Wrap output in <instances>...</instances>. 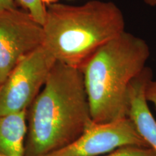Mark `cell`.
Segmentation results:
<instances>
[{
	"mask_svg": "<svg viewBox=\"0 0 156 156\" xmlns=\"http://www.w3.org/2000/svg\"><path fill=\"white\" fill-rule=\"evenodd\" d=\"M91 121L83 72L56 61L28 109L25 156H44L65 147Z\"/></svg>",
	"mask_w": 156,
	"mask_h": 156,
	"instance_id": "obj_1",
	"label": "cell"
},
{
	"mask_svg": "<svg viewBox=\"0 0 156 156\" xmlns=\"http://www.w3.org/2000/svg\"><path fill=\"white\" fill-rule=\"evenodd\" d=\"M44 45L56 61L82 69L101 46L125 31L122 11L112 2L46 7Z\"/></svg>",
	"mask_w": 156,
	"mask_h": 156,
	"instance_id": "obj_2",
	"label": "cell"
},
{
	"mask_svg": "<svg viewBox=\"0 0 156 156\" xmlns=\"http://www.w3.org/2000/svg\"><path fill=\"white\" fill-rule=\"evenodd\" d=\"M151 55L143 39L124 31L99 48L81 70L92 120L128 117L129 89Z\"/></svg>",
	"mask_w": 156,
	"mask_h": 156,
	"instance_id": "obj_3",
	"label": "cell"
},
{
	"mask_svg": "<svg viewBox=\"0 0 156 156\" xmlns=\"http://www.w3.org/2000/svg\"><path fill=\"white\" fill-rule=\"evenodd\" d=\"M56 62L43 46L21 60L0 85V115L28 111Z\"/></svg>",
	"mask_w": 156,
	"mask_h": 156,
	"instance_id": "obj_4",
	"label": "cell"
},
{
	"mask_svg": "<svg viewBox=\"0 0 156 156\" xmlns=\"http://www.w3.org/2000/svg\"><path fill=\"white\" fill-rule=\"evenodd\" d=\"M43 25L28 12L0 10V85L21 60L44 45Z\"/></svg>",
	"mask_w": 156,
	"mask_h": 156,
	"instance_id": "obj_5",
	"label": "cell"
},
{
	"mask_svg": "<svg viewBox=\"0 0 156 156\" xmlns=\"http://www.w3.org/2000/svg\"><path fill=\"white\" fill-rule=\"evenodd\" d=\"M125 146L149 147L129 117L108 122L92 120L75 141L44 156H100Z\"/></svg>",
	"mask_w": 156,
	"mask_h": 156,
	"instance_id": "obj_6",
	"label": "cell"
},
{
	"mask_svg": "<svg viewBox=\"0 0 156 156\" xmlns=\"http://www.w3.org/2000/svg\"><path fill=\"white\" fill-rule=\"evenodd\" d=\"M151 79L153 72L146 67L132 81L129 89L128 117L134 122L148 147L156 153V120L150 110L145 95L146 85Z\"/></svg>",
	"mask_w": 156,
	"mask_h": 156,
	"instance_id": "obj_7",
	"label": "cell"
},
{
	"mask_svg": "<svg viewBox=\"0 0 156 156\" xmlns=\"http://www.w3.org/2000/svg\"><path fill=\"white\" fill-rule=\"evenodd\" d=\"M27 112L0 115V156H25Z\"/></svg>",
	"mask_w": 156,
	"mask_h": 156,
	"instance_id": "obj_8",
	"label": "cell"
},
{
	"mask_svg": "<svg viewBox=\"0 0 156 156\" xmlns=\"http://www.w3.org/2000/svg\"><path fill=\"white\" fill-rule=\"evenodd\" d=\"M16 4L28 12L41 25H44L46 19V7L41 0H15Z\"/></svg>",
	"mask_w": 156,
	"mask_h": 156,
	"instance_id": "obj_9",
	"label": "cell"
},
{
	"mask_svg": "<svg viewBox=\"0 0 156 156\" xmlns=\"http://www.w3.org/2000/svg\"><path fill=\"white\" fill-rule=\"evenodd\" d=\"M100 156H156V153L150 147L125 146Z\"/></svg>",
	"mask_w": 156,
	"mask_h": 156,
	"instance_id": "obj_10",
	"label": "cell"
},
{
	"mask_svg": "<svg viewBox=\"0 0 156 156\" xmlns=\"http://www.w3.org/2000/svg\"><path fill=\"white\" fill-rule=\"evenodd\" d=\"M145 95L147 102L153 103L156 109V80L151 79L148 82L145 87Z\"/></svg>",
	"mask_w": 156,
	"mask_h": 156,
	"instance_id": "obj_11",
	"label": "cell"
},
{
	"mask_svg": "<svg viewBox=\"0 0 156 156\" xmlns=\"http://www.w3.org/2000/svg\"><path fill=\"white\" fill-rule=\"evenodd\" d=\"M15 0H0V10L17 8Z\"/></svg>",
	"mask_w": 156,
	"mask_h": 156,
	"instance_id": "obj_12",
	"label": "cell"
},
{
	"mask_svg": "<svg viewBox=\"0 0 156 156\" xmlns=\"http://www.w3.org/2000/svg\"><path fill=\"white\" fill-rule=\"evenodd\" d=\"M144 2L146 5L151 6V7H155V6H156V0H144Z\"/></svg>",
	"mask_w": 156,
	"mask_h": 156,
	"instance_id": "obj_13",
	"label": "cell"
},
{
	"mask_svg": "<svg viewBox=\"0 0 156 156\" xmlns=\"http://www.w3.org/2000/svg\"><path fill=\"white\" fill-rule=\"evenodd\" d=\"M41 1L44 5H51V4L56 3L58 0H41Z\"/></svg>",
	"mask_w": 156,
	"mask_h": 156,
	"instance_id": "obj_14",
	"label": "cell"
}]
</instances>
